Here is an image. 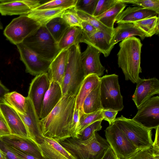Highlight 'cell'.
<instances>
[{"mask_svg": "<svg viewBox=\"0 0 159 159\" xmlns=\"http://www.w3.org/2000/svg\"><path fill=\"white\" fill-rule=\"evenodd\" d=\"M81 26L83 31L87 35L91 34L98 30L91 24L84 21H82Z\"/></svg>", "mask_w": 159, "mask_h": 159, "instance_id": "obj_47", "label": "cell"}, {"mask_svg": "<svg viewBox=\"0 0 159 159\" xmlns=\"http://www.w3.org/2000/svg\"><path fill=\"white\" fill-rule=\"evenodd\" d=\"M102 121L98 120L91 124L79 134L78 138L83 140H85L90 138L94 132L101 130L102 128L101 123Z\"/></svg>", "mask_w": 159, "mask_h": 159, "instance_id": "obj_39", "label": "cell"}, {"mask_svg": "<svg viewBox=\"0 0 159 159\" xmlns=\"http://www.w3.org/2000/svg\"><path fill=\"white\" fill-rule=\"evenodd\" d=\"M7 148L20 159H40L5 144Z\"/></svg>", "mask_w": 159, "mask_h": 159, "instance_id": "obj_43", "label": "cell"}, {"mask_svg": "<svg viewBox=\"0 0 159 159\" xmlns=\"http://www.w3.org/2000/svg\"><path fill=\"white\" fill-rule=\"evenodd\" d=\"M103 120L107 121L109 125L113 122L116 119L118 111L112 110H102Z\"/></svg>", "mask_w": 159, "mask_h": 159, "instance_id": "obj_44", "label": "cell"}, {"mask_svg": "<svg viewBox=\"0 0 159 159\" xmlns=\"http://www.w3.org/2000/svg\"><path fill=\"white\" fill-rule=\"evenodd\" d=\"M16 45L27 73L36 76L48 72L51 61L41 58L23 43Z\"/></svg>", "mask_w": 159, "mask_h": 159, "instance_id": "obj_11", "label": "cell"}, {"mask_svg": "<svg viewBox=\"0 0 159 159\" xmlns=\"http://www.w3.org/2000/svg\"><path fill=\"white\" fill-rule=\"evenodd\" d=\"M39 0H0V13L2 16L26 14L39 5Z\"/></svg>", "mask_w": 159, "mask_h": 159, "instance_id": "obj_17", "label": "cell"}, {"mask_svg": "<svg viewBox=\"0 0 159 159\" xmlns=\"http://www.w3.org/2000/svg\"><path fill=\"white\" fill-rule=\"evenodd\" d=\"M82 31L81 28L77 26L70 27L58 43L60 51L67 49L72 45L79 44Z\"/></svg>", "mask_w": 159, "mask_h": 159, "instance_id": "obj_28", "label": "cell"}, {"mask_svg": "<svg viewBox=\"0 0 159 159\" xmlns=\"http://www.w3.org/2000/svg\"><path fill=\"white\" fill-rule=\"evenodd\" d=\"M113 122L139 150L152 147V129L122 115L116 118Z\"/></svg>", "mask_w": 159, "mask_h": 159, "instance_id": "obj_6", "label": "cell"}, {"mask_svg": "<svg viewBox=\"0 0 159 159\" xmlns=\"http://www.w3.org/2000/svg\"><path fill=\"white\" fill-rule=\"evenodd\" d=\"M58 142L77 159H102L110 147L106 139L96 132L85 140L71 137Z\"/></svg>", "mask_w": 159, "mask_h": 159, "instance_id": "obj_3", "label": "cell"}, {"mask_svg": "<svg viewBox=\"0 0 159 159\" xmlns=\"http://www.w3.org/2000/svg\"><path fill=\"white\" fill-rule=\"evenodd\" d=\"M41 26L37 20L23 14L13 19L6 27L3 34L10 42L17 45L22 43Z\"/></svg>", "mask_w": 159, "mask_h": 159, "instance_id": "obj_8", "label": "cell"}, {"mask_svg": "<svg viewBox=\"0 0 159 159\" xmlns=\"http://www.w3.org/2000/svg\"><path fill=\"white\" fill-rule=\"evenodd\" d=\"M100 98L102 110L121 111L124 106L119 83L118 76L115 74L100 77Z\"/></svg>", "mask_w": 159, "mask_h": 159, "instance_id": "obj_7", "label": "cell"}, {"mask_svg": "<svg viewBox=\"0 0 159 159\" xmlns=\"http://www.w3.org/2000/svg\"><path fill=\"white\" fill-rule=\"evenodd\" d=\"M50 81V87L45 95L42 102L40 119L47 116L63 97L61 85L56 82Z\"/></svg>", "mask_w": 159, "mask_h": 159, "instance_id": "obj_21", "label": "cell"}, {"mask_svg": "<svg viewBox=\"0 0 159 159\" xmlns=\"http://www.w3.org/2000/svg\"><path fill=\"white\" fill-rule=\"evenodd\" d=\"M77 13L82 21H84L88 22L98 30H102L107 34L112 35L113 29L106 26L95 17L81 11L77 10Z\"/></svg>", "mask_w": 159, "mask_h": 159, "instance_id": "obj_36", "label": "cell"}, {"mask_svg": "<svg viewBox=\"0 0 159 159\" xmlns=\"http://www.w3.org/2000/svg\"><path fill=\"white\" fill-rule=\"evenodd\" d=\"M0 159H7L6 157L2 151L0 149Z\"/></svg>", "mask_w": 159, "mask_h": 159, "instance_id": "obj_51", "label": "cell"}, {"mask_svg": "<svg viewBox=\"0 0 159 159\" xmlns=\"http://www.w3.org/2000/svg\"><path fill=\"white\" fill-rule=\"evenodd\" d=\"M125 3L132 4L152 10L159 14V0H120Z\"/></svg>", "mask_w": 159, "mask_h": 159, "instance_id": "obj_37", "label": "cell"}, {"mask_svg": "<svg viewBox=\"0 0 159 159\" xmlns=\"http://www.w3.org/2000/svg\"><path fill=\"white\" fill-rule=\"evenodd\" d=\"M68 50L66 67L61 87L63 96L67 93L76 96L85 78L79 44L71 46Z\"/></svg>", "mask_w": 159, "mask_h": 159, "instance_id": "obj_4", "label": "cell"}, {"mask_svg": "<svg viewBox=\"0 0 159 159\" xmlns=\"http://www.w3.org/2000/svg\"><path fill=\"white\" fill-rule=\"evenodd\" d=\"M80 112L79 110L75 108L71 126V137L78 138V129L79 124Z\"/></svg>", "mask_w": 159, "mask_h": 159, "instance_id": "obj_42", "label": "cell"}, {"mask_svg": "<svg viewBox=\"0 0 159 159\" xmlns=\"http://www.w3.org/2000/svg\"><path fill=\"white\" fill-rule=\"evenodd\" d=\"M126 6V3L118 0L117 2L108 10L95 17L106 26L113 29L114 25L117 17Z\"/></svg>", "mask_w": 159, "mask_h": 159, "instance_id": "obj_26", "label": "cell"}, {"mask_svg": "<svg viewBox=\"0 0 159 159\" xmlns=\"http://www.w3.org/2000/svg\"><path fill=\"white\" fill-rule=\"evenodd\" d=\"M106 140L119 159H126L139 150L113 122L105 130Z\"/></svg>", "mask_w": 159, "mask_h": 159, "instance_id": "obj_9", "label": "cell"}, {"mask_svg": "<svg viewBox=\"0 0 159 159\" xmlns=\"http://www.w3.org/2000/svg\"><path fill=\"white\" fill-rule=\"evenodd\" d=\"M111 35L102 30H98L87 35L83 31L80 43H84L97 49L105 57L110 54L114 47L111 44Z\"/></svg>", "mask_w": 159, "mask_h": 159, "instance_id": "obj_18", "label": "cell"}, {"mask_svg": "<svg viewBox=\"0 0 159 159\" xmlns=\"http://www.w3.org/2000/svg\"><path fill=\"white\" fill-rule=\"evenodd\" d=\"M103 120L102 110L90 113H82L80 117L78 136L83 130L91 124L96 121Z\"/></svg>", "mask_w": 159, "mask_h": 159, "instance_id": "obj_33", "label": "cell"}, {"mask_svg": "<svg viewBox=\"0 0 159 159\" xmlns=\"http://www.w3.org/2000/svg\"><path fill=\"white\" fill-rule=\"evenodd\" d=\"M138 111L132 119L148 128L159 126V97H151L137 108Z\"/></svg>", "mask_w": 159, "mask_h": 159, "instance_id": "obj_10", "label": "cell"}, {"mask_svg": "<svg viewBox=\"0 0 159 159\" xmlns=\"http://www.w3.org/2000/svg\"><path fill=\"white\" fill-rule=\"evenodd\" d=\"M61 17L70 27L77 26L82 28V21L78 16L75 6L66 9Z\"/></svg>", "mask_w": 159, "mask_h": 159, "instance_id": "obj_35", "label": "cell"}, {"mask_svg": "<svg viewBox=\"0 0 159 159\" xmlns=\"http://www.w3.org/2000/svg\"><path fill=\"white\" fill-rule=\"evenodd\" d=\"M101 53L96 48L89 45L84 52H81L80 57L85 77L92 74L99 77L103 75L105 68L100 61Z\"/></svg>", "mask_w": 159, "mask_h": 159, "instance_id": "obj_15", "label": "cell"}, {"mask_svg": "<svg viewBox=\"0 0 159 159\" xmlns=\"http://www.w3.org/2000/svg\"><path fill=\"white\" fill-rule=\"evenodd\" d=\"M145 34L150 37L156 34L155 29L159 22V17L154 16L133 22Z\"/></svg>", "mask_w": 159, "mask_h": 159, "instance_id": "obj_32", "label": "cell"}, {"mask_svg": "<svg viewBox=\"0 0 159 159\" xmlns=\"http://www.w3.org/2000/svg\"><path fill=\"white\" fill-rule=\"evenodd\" d=\"M118 0H98L93 16L96 17L104 13L114 6Z\"/></svg>", "mask_w": 159, "mask_h": 159, "instance_id": "obj_40", "label": "cell"}, {"mask_svg": "<svg viewBox=\"0 0 159 159\" xmlns=\"http://www.w3.org/2000/svg\"><path fill=\"white\" fill-rule=\"evenodd\" d=\"M41 58L52 61L60 51L58 43L42 25L22 42Z\"/></svg>", "mask_w": 159, "mask_h": 159, "instance_id": "obj_5", "label": "cell"}, {"mask_svg": "<svg viewBox=\"0 0 159 159\" xmlns=\"http://www.w3.org/2000/svg\"><path fill=\"white\" fill-rule=\"evenodd\" d=\"M158 16L156 12L140 7H129L124 10L116 20L118 24L133 23L144 19Z\"/></svg>", "mask_w": 159, "mask_h": 159, "instance_id": "obj_23", "label": "cell"}, {"mask_svg": "<svg viewBox=\"0 0 159 159\" xmlns=\"http://www.w3.org/2000/svg\"><path fill=\"white\" fill-rule=\"evenodd\" d=\"M50 82L46 73L35 76L30 84L27 97L31 101L39 119L43 100Z\"/></svg>", "mask_w": 159, "mask_h": 159, "instance_id": "obj_12", "label": "cell"}, {"mask_svg": "<svg viewBox=\"0 0 159 159\" xmlns=\"http://www.w3.org/2000/svg\"><path fill=\"white\" fill-rule=\"evenodd\" d=\"M4 103L18 113L24 114L26 111V97L16 91L8 92L4 96Z\"/></svg>", "mask_w": 159, "mask_h": 159, "instance_id": "obj_31", "label": "cell"}, {"mask_svg": "<svg viewBox=\"0 0 159 159\" xmlns=\"http://www.w3.org/2000/svg\"><path fill=\"white\" fill-rule=\"evenodd\" d=\"M45 26L57 43L66 31L70 27L61 17L53 18L47 23Z\"/></svg>", "mask_w": 159, "mask_h": 159, "instance_id": "obj_30", "label": "cell"}, {"mask_svg": "<svg viewBox=\"0 0 159 159\" xmlns=\"http://www.w3.org/2000/svg\"><path fill=\"white\" fill-rule=\"evenodd\" d=\"M11 134L7 123L0 111V138Z\"/></svg>", "mask_w": 159, "mask_h": 159, "instance_id": "obj_45", "label": "cell"}, {"mask_svg": "<svg viewBox=\"0 0 159 159\" xmlns=\"http://www.w3.org/2000/svg\"><path fill=\"white\" fill-rule=\"evenodd\" d=\"M76 96L63 95L51 112L39 123L42 135L58 141L72 137L71 126L75 107Z\"/></svg>", "mask_w": 159, "mask_h": 159, "instance_id": "obj_1", "label": "cell"}, {"mask_svg": "<svg viewBox=\"0 0 159 159\" xmlns=\"http://www.w3.org/2000/svg\"><path fill=\"white\" fill-rule=\"evenodd\" d=\"M102 110L100 92V81L85 99L82 110L85 113H90Z\"/></svg>", "mask_w": 159, "mask_h": 159, "instance_id": "obj_27", "label": "cell"}, {"mask_svg": "<svg viewBox=\"0 0 159 159\" xmlns=\"http://www.w3.org/2000/svg\"><path fill=\"white\" fill-rule=\"evenodd\" d=\"M18 114L26 127L29 138L35 143L41 140L44 136L42 133L39 123L40 119L36 114L31 101L27 97H26L25 113L24 114Z\"/></svg>", "mask_w": 159, "mask_h": 159, "instance_id": "obj_16", "label": "cell"}, {"mask_svg": "<svg viewBox=\"0 0 159 159\" xmlns=\"http://www.w3.org/2000/svg\"><path fill=\"white\" fill-rule=\"evenodd\" d=\"M77 0H53L40 4L34 8L38 10L67 9L75 7Z\"/></svg>", "mask_w": 159, "mask_h": 159, "instance_id": "obj_34", "label": "cell"}, {"mask_svg": "<svg viewBox=\"0 0 159 159\" xmlns=\"http://www.w3.org/2000/svg\"><path fill=\"white\" fill-rule=\"evenodd\" d=\"M0 149L4 154L7 159H20L10 150L5 144L0 140Z\"/></svg>", "mask_w": 159, "mask_h": 159, "instance_id": "obj_46", "label": "cell"}, {"mask_svg": "<svg viewBox=\"0 0 159 159\" xmlns=\"http://www.w3.org/2000/svg\"><path fill=\"white\" fill-rule=\"evenodd\" d=\"M135 36H139L142 40L146 37L145 34L133 23L119 24L113 29L111 43L114 46L119 42Z\"/></svg>", "mask_w": 159, "mask_h": 159, "instance_id": "obj_24", "label": "cell"}, {"mask_svg": "<svg viewBox=\"0 0 159 159\" xmlns=\"http://www.w3.org/2000/svg\"><path fill=\"white\" fill-rule=\"evenodd\" d=\"M66 9L38 10L34 9L27 14L29 17L39 22L42 25H45L50 20L55 18L61 17Z\"/></svg>", "mask_w": 159, "mask_h": 159, "instance_id": "obj_29", "label": "cell"}, {"mask_svg": "<svg viewBox=\"0 0 159 159\" xmlns=\"http://www.w3.org/2000/svg\"><path fill=\"white\" fill-rule=\"evenodd\" d=\"M102 159H119L111 147L107 149Z\"/></svg>", "mask_w": 159, "mask_h": 159, "instance_id": "obj_49", "label": "cell"}, {"mask_svg": "<svg viewBox=\"0 0 159 159\" xmlns=\"http://www.w3.org/2000/svg\"><path fill=\"white\" fill-rule=\"evenodd\" d=\"M0 111L7 123L11 134L29 138L26 127L17 111L4 103L0 104Z\"/></svg>", "mask_w": 159, "mask_h": 159, "instance_id": "obj_20", "label": "cell"}, {"mask_svg": "<svg viewBox=\"0 0 159 159\" xmlns=\"http://www.w3.org/2000/svg\"><path fill=\"white\" fill-rule=\"evenodd\" d=\"M98 0H77L75 7L77 11L93 16Z\"/></svg>", "mask_w": 159, "mask_h": 159, "instance_id": "obj_38", "label": "cell"}, {"mask_svg": "<svg viewBox=\"0 0 159 159\" xmlns=\"http://www.w3.org/2000/svg\"><path fill=\"white\" fill-rule=\"evenodd\" d=\"M155 138L152 148L155 152H159V126L156 129Z\"/></svg>", "mask_w": 159, "mask_h": 159, "instance_id": "obj_48", "label": "cell"}, {"mask_svg": "<svg viewBox=\"0 0 159 159\" xmlns=\"http://www.w3.org/2000/svg\"><path fill=\"white\" fill-rule=\"evenodd\" d=\"M9 92V90L5 86L0 80V104L4 103L5 95Z\"/></svg>", "mask_w": 159, "mask_h": 159, "instance_id": "obj_50", "label": "cell"}, {"mask_svg": "<svg viewBox=\"0 0 159 159\" xmlns=\"http://www.w3.org/2000/svg\"><path fill=\"white\" fill-rule=\"evenodd\" d=\"M155 152L152 147L147 149L139 150L126 159H150Z\"/></svg>", "mask_w": 159, "mask_h": 159, "instance_id": "obj_41", "label": "cell"}, {"mask_svg": "<svg viewBox=\"0 0 159 159\" xmlns=\"http://www.w3.org/2000/svg\"><path fill=\"white\" fill-rule=\"evenodd\" d=\"M68 55V48L63 50L52 61L48 74L50 81L61 86L64 77Z\"/></svg>", "mask_w": 159, "mask_h": 159, "instance_id": "obj_22", "label": "cell"}, {"mask_svg": "<svg viewBox=\"0 0 159 159\" xmlns=\"http://www.w3.org/2000/svg\"><path fill=\"white\" fill-rule=\"evenodd\" d=\"M3 26L2 24L1 21L0 19V29L2 30L3 29Z\"/></svg>", "mask_w": 159, "mask_h": 159, "instance_id": "obj_52", "label": "cell"}, {"mask_svg": "<svg viewBox=\"0 0 159 159\" xmlns=\"http://www.w3.org/2000/svg\"><path fill=\"white\" fill-rule=\"evenodd\" d=\"M100 81V77L94 74L88 75L84 79L76 96L75 108L79 110L80 115L83 112L82 106L85 99Z\"/></svg>", "mask_w": 159, "mask_h": 159, "instance_id": "obj_25", "label": "cell"}, {"mask_svg": "<svg viewBox=\"0 0 159 159\" xmlns=\"http://www.w3.org/2000/svg\"><path fill=\"white\" fill-rule=\"evenodd\" d=\"M143 44L140 39L135 36L126 39L119 44L117 54L118 66L122 70L126 80L137 83L142 72L141 53Z\"/></svg>", "mask_w": 159, "mask_h": 159, "instance_id": "obj_2", "label": "cell"}, {"mask_svg": "<svg viewBox=\"0 0 159 159\" xmlns=\"http://www.w3.org/2000/svg\"><path fill=\"white\" fill-rule=\"evenodd\" d=\"M36 144L43 159H77L52 138L44 136Z\"/></svg>", "mask_w": 159, "mask_h": 159, "instance_id": "obj_13", "label": "cell"}, {"mask_svg": "<svg viewBox=\"0 0 159 159\" xmlns=\"http://www.w3.org/2000/svg\"><path fill=\"white\" fill-rule=\"evenodd\" d=\"M0 140L8 145L36 158L43 159L37 145L28 137L11 134L0 138Z\"/></svg>", "mask_w": 159, "mask_h": 159, "instance_id": "obj_19", "label": "cell"}, {"mask_svg": "<svg viewBox=\"0 0 159 159\" xmlns=\"http://www.w3.org/2000/svg\"><path fill=\"white\" fill-rule=\"evenodd\" d=\"M136 83L132 99L137 108L153 95L159 93V80L156 78H140Z\"/></svg>", "mask_w": 159, "mask_h": 159, "instance_id": "obj_14", "label": "cell"}]
</instances>
